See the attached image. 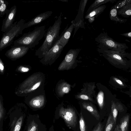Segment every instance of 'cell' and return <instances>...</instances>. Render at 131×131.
<instances>
[{"label":"cell","mask_w":131,"mask_h":131,"mask_svg":"<svg viewBox=\"0 0 131 131\" xmlns=\"http://www.w3.org/2000/svg\"><path fill=\"white\" fill-rule=\"evenodd\" d=\"M95 18L94 17L89 18L88 19L89 22L90 23H92L94 20Z\"/></svg>","instance_id":"cell-36"},{"label":"cell","mask_w":131,"mask_h":131,"mask_svg":"<svg viewBox=\"0 0 131 131\" xmlns=\"http://www.w3.org/2000/svg\"><path fill=\"white\" fill-rule=\"evenodd\" d=\"M114 131H119L118 125L116 126Z\"/></svg>","instance_id":"cell-38"},{"label":"cell","mask_w":131,"mask_h":131,"mask_svg":"<svg viewBox=\"0 0 131 131\" xmlns=\"http://www.w3.org/2000/svg\"><path fill=\"white\" fill-rule=\"evenodd\" d=\"M18 70L21 72L24 73L29 71L30 70V68L27 67L21 66L18 68Z\"/></svg>","instance_id":"cell-31"},{"label":"cell","mask_w":131,"mask_h":131,"mask_svg":"<svg viewBox=\"0 0 131 131\" xmlns=\"http://www.w3.org/2000/svg\"><path fill=\"white\" fill-rule=\"evenodd\" d=\"M52 13L51 11H48L38 15L31 20L25 23L23 27V30L40 23L48 18L51 15Z\"/></svg>","instance_id":"cell-13"},{"label":"cell","mask_w":131,"mask_h":131,"mask_svg":"<svg viewBox=\"0 0 131 131\" xmlns=\"http://www.w3.org/2000/svg\"><path fill=\"white\" fill-rule=\"evenodd\" d=\"M103 126L102 124L99 122L92 131H103Z\"/></svg>","instance_id":"cell-30"},{"label":"cell","mask_w":131,"mask_h":131,"mask_svg":"<svg viewBox=\"0 0 131 131\" xmlns=\"http://www.w3.org/2000/svg\"><path fill=\"white\" fill-rule=\"evenodd\" d=\"M59 115L63 119L68 126L71 128L76 127L77 123V116L73 109L61 107L59 110Z\"/></svg>","instance_id":"cell-9"},{"label":"cell","mask_w":131,"mask_h":131,"mask_svg":"<svg viewBox=\"0 0 131 131\" xmlns=\"http://www.w3.org/2000/svg\"><path fill=\"white\" fill-rule=\"evenodd\" d=\"M8 2L4 0H0V17H2L6 14L8 10Z\"/></svg>","instance_id":"cell-22"},{"label":"cell","mask_w":131,"mask_h":131,"mask_svg":"<svg viewBox=\"0 0 131 131\" xmlns=\"http://www.w3.org/2000/svg\"><path fill=\"white\" fill-rule=\"evenodd\" d=\"M4 68L3 63L0 58V72L2 73L4 72Z\"/></svg>","instance_id":"cell-32"},{"label":"cell","mask_w":131,"mask_h":131,"mask_svg":"<svg viewBox=\"0 0 131 131\" xmlns=\"http://www.w3.org/2000/svg\"><path fill=\"white\" fill-rule=\"evenodd\" d=\"M45 76L41 72L35 73L20 85L18 91L20 95L26 96L38 90L43 88Z\"/></svg>","instance_id":"cell-2"},{"label":"cell","mask_w":131,"mask_h":131,"mask_svg":"<svg viewBox=\"0 0 131 131\" xmlns=\"http://www.w3.org/2000/svg\"><path fill=\"white\" fill-rule=\"evenodd\" d=\"M117 1V0H96L90 6L86 12V14L89 13L103 4L108 2L113 3Z\"/></svg>","instance_id":"cell-20"},{"label":"cell","mask_w":131,"mask_h":131,"mask_svg":"<svg viewBox=\"0 0 131 131\" xmlns=\"http://www.w3.org/2000/svg\"><path fill=\"white\" fill-rule=\"evenodd\" d=\"M38 125L34 120H32L28 124L26 131H38Z\"/></svg>","instance_id":"cell-25"},{"label":"cell","mask_w":131,"mask_h":131,"mask_svg":"<svg viewBox=\"0 0 131 131\" xmlns=\"http://www.w3.org/2000/svg\"><path fill=\"white\" fill-rule=\"evenodd\" d=\"M115 80L120 85H123L122 82L120 80L117 79H115Z\"/></svg>","instance_id":"cell-37"},{"label":"cell","mask_w":131,"mask_h":131,"mask_svg":"<svg viewBox=\"0 0 131 131\" xmlns=\"http://www.w3.org/2000/svg\"><path fill=\"white\" fill-rule=\"evenodd\" d=\"M117 15H121L126 18H128L131 15V3L123 6L118 9L117 12Z\"/></svg>","instance_id":"cell-18"},{"label":"cell","mask_w":131,"mask_h":131,"mask_svg":"<svg viewBox=\"0 0 131 131\" xmlns=\"http://www.w3.org/2000/svg\"><path fill=\"white\" fill-rule=\"evenodd\" d=\"M61 14V13L53 25L48 29L43 43L36 51L35 55L39 58H43L60 38L59 32L62 23Z\"/></svg>","instance_id":"cell-1"},{"label":"cell","mask_w":131,"mask_h":131,"mask_svg":"<svg viewBox=\"0 0 131 131\" xmlns=\"http://www.w3.org/2000/svg\"><path fill=\"white\" fill-rule=\"evenodd\" d=\"M83 107L89 111L97 120L100 118V115L97 110L92 105L87 103L82 104Z\"/></svg>","instance_id":"cell-19"},{"label":"cell","mask_w":131,"mask_h":131,"mask_svg":"<svg viewBox=\"0 0 131 131\" xmlns=\"http://www.w3.org/2000/svg\"><path fill=\"white\" fill-rule=\"evenodd\" d=\"M106 7L105 5H102L96 8L93 10L88 13H87L85 16V18L88 19L89 18L97 17L103 12Z\"/></svg>","instance_id":"cell-17"},{"label":"cell","mask_w":131,"mask_h":131,"mask_svg":"<svg viewBox=\"0 0 131 131\" xmlns=\"http://www.w3.org/2000/svg\"><path fill=\"white\" fill-rule=\"evenodd\" d=\"M7 115L9 117V131H20L23 122L24 115L17 108L11 109Z\"/></svg>","instance_id":"cell-6"},{"label":"cell","mask_w":131,"mask_h":131,"mask_svg":"<svg viewBox=\"0 0 131 131\" xmlns=\"http://www.w3.org/2000/svg\"><path fill=\"white\" fill-rule=\"evenodd\" d=\"M0 131H3L2 127L0 125Z\"/></svg>","instance_id":"cell-41"},{"label":"cell","mask_w":131,"mask_h":131,"mask_svg":"<svg viewBox=\"0 0 131 131\" xmlns=\"http://www.w3.org/2000/svg\"><path fill=\"white\" fill-rule=\"evenodd\" d=\"M117 10L114 5L112 6L110 11L109 16L111 20L113 21L120 23H125L127 21L126 19H122L119 18L117 14Z\"/></svg>","instance_id":"cell-16"},{"label":"cell","mask_w":131,"mask_h":131,"mask_svg":"<svg viewBox=\"0 0 131 131\" xmlns=\"http://www.w3.org/2000/svg\"><path fill=\"white\" fill-rule=\"evenodd\" d=\"M29 49L28 46H14L6 51L5 55L12 60H16L25 55Z\"/></svg>","instance_id":"cell-12"},{"label":"cell","mask_w":131,"mask_h":131,"mask_svg":"<svg viewBox=\"0 0 131 131\" xmlns=\"http://www.w3.org/2000/svg\"><path fill=\"white\" fill-rule=\"evenodd\" d=\"M114 124V122L112 114H110L107 121L104 131H111Z\"/></svg>","instance_id":"cell-23"},{"label":"cell","mask_w":131,"mask_h":131,"mask_svg":"<svg viewBox=\"0 0 131 131\" xmlns=\"http://www.w3.org/2000/svg\"><path fill=\"white\" fill-rule=\"evenodd\" d=\"M97 100L100 108L102 109L104 105V94L102 92H100L98 94Z\"/></svg>","instance_id":"cell-28"},{"label":"cell","mask_w":131,"mask_h":131,"mask_svg":"<svg viewBox=\"0 0 131 131\" xmlns=\"http://www.w3.org/2000/svg\"><path fill=\"white\" fill-rule=\"evenodd\" d=\"M116 106L118 111H119V112H122L124 111L123 107L121 105H118Z\"/></svg>","instance_id":"cell-35"},{"label":"cell","mask_w":131,"mask_h":131,"mask_svg":"<svg viewBox=\"0 0 131 131\" xmlns=\"http://www.w3.org/2000/svg\"><path fill=\"white\" fill-rule=\"evenodd\" d=\"M59 1H61V2H68V0H58Z\"/></svg>","instance_id":"cell-39"},{"label":"cell","mask_w":131,"mask_h":131,"mask_svg":"<svg viewBox=\"0 0 131 131\" xmlns=\"http://www.w3.org/2000/svg\"><path fill=\"white\" fill-rule=\"evenodd\" d=\"M80 49H71L67 53L58 68L59 71L68 70L71 68L75 63Z\"/></svg>","instance_id":"cell-10"},{"label":"cell","mask_w":131,"mask_h":131,"mask_svg":"<svg viewBox=\"0 0 131 131\" xmlns=\"http://www.w3.org/2000/svg\"><path fill=\"white\" fill-rule=\"evenodd\" d=\"M25 22L23 19L16 21L10 29L3 33L0 40V51L10 46L16 38L22 34Z\"/></svg>","instance_id":"cell-4"},{"label":"cell","mask_w":131,"mask_h":131,"mask_svg":"<svg viewBox=\"0 0 131 131\" xmlns=\"http://www.w3.org/2000/svg\"><path fill=\"white\" fill-rule=\"evenodd\" d=\"M80 99L84 100H88L89 99V97L88 96L86 95H81L80 96Z\"/></svg>","instance_id":"cell-34"},{"label":"cell","mask_w":131,"mask_h":131,"mask_svg":"<svg viewBox=\"0 0 131 131\" xmlns=\"http://www.w3.org/2000/svg\"><path fill=\"white\" fill-rule=\"evenodd\" d=\"M98 43V48L117 51H125L128 48L125 43L118 42L108 35L106 32L101 33L95 38Z\"/></svg>","instance_id":"cell-5"},{"label":"cell","mask_w":131,"mask_h":131,"mask_svg":"<svg viewBox=\"0 0 131 131\" xmlns=\"http://www.w3.org/2000/svg\"><path fill=\"white\" fill-rule=\"evenodd\" d=\"M120 35L130 38H131V32H129L120 34Z\"/></svg>","instance_id":"cell-33"},{"label":"cell","mask_w":131,"mask_h":131,"mask_svg":"<svg viewBox=\"0 0 131 131\" xmlns=\"http://www.w3.org/2000/svg\"><path fill=\"white\" fill-rule=\"evenodd\" d=\"M68 25L64 31L60 36L59 41L60 44L63 48L68 43L73 30L74 28V25L71 23V25L68 28Z\"/></svg>","instance_id":"cell-14"},{"label":"cell","mask_w":131,"mask_h":131,"mask_svg":"<svg viewBox=\"0 0 131 131\" xmlns=\"http://www.w3.org/2000/svg\"><path fill=\"white\" fill-rule=\"evenodd\" d=\"M71 85L65 81L58 83L56 88L57 95L59 97L68 93L71 90Z\"/></svg>","instance_id":"cell-15"},{"label":"cell","mask_w":131,"mask_h":131,"mask_svg":"<svg viewBox=\"0 0 131 131\" xmlns=\"http://www.w3.org/2000/svg\"><path fill=\"white\" fill-rule=\"evenodd\" d=\"M43 88L33 92L28 95L29 105L35 108H40L45 104L46 97Z\"/></svg>","instance_id":"cell-8"},{"label":"cell","mask_w":131,"mask_h":131,"mask_svg":"<svg viewBox=\"0 0 131 131\" xmlns=\"http://www.w3.org/2000/svg\"><path fill=\"white\" fill-rule=\"evenodd\" d=\"M79 122L80 131H86L84 120L81 113L80 114Z\"/></svg>","instance_id":"cell-29"},{"label":"cell","mask_w":131,"mask_h":131,"mask_svg":"<svg viewBox=\"0 0 131 131\" xmlns=\"http://www.w3.org/2000/svg\"><path fill=\"white\" fill-rule=\"evenodd\" d=\"M53 127H51L49 131H54L53 129Z\"/></svg>","instance_id":"cell-40"},{"label":"cell","mask_w":131,"mask_h":131,"mask_svg":"<svg viewBox=\"0 0 131 131\" xmlns=\"http://www.w3.org/2000/svg\"><path fill=\"white\" fill-rule=\"evenodd\" d=\"M45 26L39 27L32 31L24 34L23 36L14 41V46H26L30 49L38 45L45 33Z\"/></svg>","instance_id":"cell-3"},{"label":"cell","mask_w":131,"mask_h":131,"mask_svg":"<svg viewBox=\"0 0 131 131\" xmlns=\"http://www.w3.org/2000/svg\"><path fill=\"white\" fill-rule=\"evenodd\" d=\"M63 48V47L59 43L58 40L41 59L40 62L44 65H51L59 57Z\"/></svg>","instance_id":"cell-7"},{"label":"cell","mask_w":131,"mask_h":131,"mask_svg":"<svg viewBox=\"0 0 131 131\" xmlns=\"http://www.w3.org/2000/svg\"><path fill=\"white\" fill-rule=\"evenodd\" d=\"M6 115L2 100L0 98V125L2 127L3 122Z\"/></svg>","instance_id":"cell-24"},{"label":"cell","mask_w":131,"mask_h":131,"mask_svg":"<svg viewBox=\"0 0 131 131\" xmlns=\"http://www.w3.org/2000/svg\"><path fill=\"white\" fill-rule=\"evenodd\" d=\"M17 10V6L14 5L9 9H8L5 18L2 22L1 31L5 32L10 29L13 26L15 21Z\"/></svg>","instance_id":"cell-11"},{"label":"cell","mask_w":131,"mask_h":131,"mask_svg":"<svg viewBox=\"0 0 131 131\" xmlns=\"http://www.w3.org/2000/svg\"><path fill=\"white\" fill-rule=\"evenodd\" d=\"M112 115L113 119L115 124L116 123V119L118 114V110L116 104L113 103L111 107Z\"/></svg>","instance_id":"cell-26"},{"label":"cell","mask_w":131,"mask_h":131,"mask_svg":"<svg viewBox=\"0 0 131 131\" xmlns=\"http://www.w3.org/2000/svg\"><path fill=\"white\" fill-rule=\"evenodd\" d=\"M129 117V115H127L121 119L118 125L119 131H128Z\"/></svg>","instance_id":"cell-21"},{"label":"cell","mask_w":131,"mask_h":131,"mask_svg":"<svg viewBox=\"0 0 131 131\" xmlns=\"http://www.w3.org/2000/svg\"><path fill=\"white\" fill-rule=\"evenodd\" d=\"M131 3V0H120L115 5L117 10L121 8L128 4Z\"/></svg>","instance_id":"cell-27"}]
</instances>
